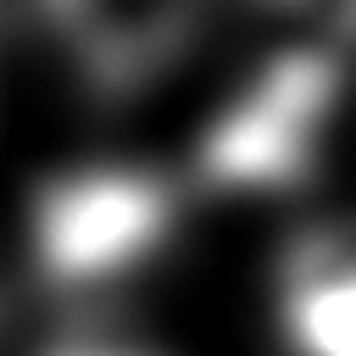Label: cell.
I'll return each mask as SVG.
<instances>
[{
	"label": "cell",
	"instance_id": "5b68a950",
	"mask_svg": "<svg viewBox=\"0 0 356 356\" xmlns=\"http://www.w3.org/2000/svg\"><path fill=\"white\" fill-rule=\"evenodd\" d=\"M56 356H150V350H134V345H72V350H56Z\"/></svg>",
	"mask_w": 356,
	"mask_h": 356
},
{
	"label": "cell",
	"instance_id": "7a4b0ae2",
	"mask_svg": "<svg viewBox=\"0 0 356 356\" xmlns=\"http://www.w3.org/2000/svg\"><path fill=\"white\" fill-rule=\"evenodd\" d=\"M339 100V67L323 50H289L256 72V83L217 117L200 172L234 189H267L306 172Z\"/></svg>",
	"mask_w": 356,
	"mask_h": 356
},
{
	"label": "cell",
	"instance_id": "277c9868",
	"mask_svg": "<svg viewBox=\"0 0 356 356\" xmlns=\"http://www.w3.org/2000/svg\"><path fill=\"white\" fill-rule=\"evenodd\" d=\"M278 317L295 356H356V234L295 239L278 278Z\"/></svg>",
	"mask_w": 356,
	"mask_h": 356
},
{
	"label": "cell",
	"instance_id": "6da1fadb",
	"mask_svg": "<svg viewBox=\"0 0 356 356\" xmlns=\"http://www.w3.org/2000/svg\"><path fill=\"white\" fill-rule=\"evenodd\" d=\"M172 234V195L156 172L83 167L39 189L33 256L61 289H111L156 261Z\"/></svg>",
	"mask_w": 356,
	"mask_h": 356
},
{
	"label": "cell",
	"instance_id": "3957f363",
	"mask_svg": "<svg viewBox=\"0 0 356 356\" xmlns=\"http://www.w3.org/2000/svg\"><path fill=\"white\" fill-rule=\"evenodd\" d=\"M44 11L89 83L134 89L189 44L206 0H44Z\"/></svg>",
	"mask_w": 356,
	"mask_h": 356
}]
</instances>
